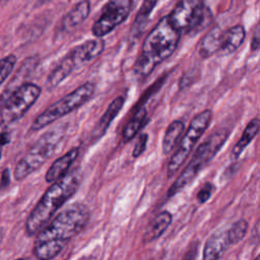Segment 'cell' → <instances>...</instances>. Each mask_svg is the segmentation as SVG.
Masks as SVG:
<instances>
[{"instance_id": "cell-15", "label": "cell", "mask_w": 260, "mask_h": 260, "mask_svg": "<svg viewBox=\"0 0 260 260\" xmlns=\"http://www.w3.org/2000/svg\"><path fill=\"white\" fill-rule=\"evenodd\" d=\"M246 38V31L243 25L238 24L223 30L220 49L217 54L220 56H226L237 51L243 44Z\"/></svg>"}, {"instance_id": "cell-5", "label": "cell", "mask_w": 260, "mask_h": 260, "mask_svg": "<svg viewBox=\"0 0 260 260\" xmlns=\"http://www.w3.org/2000/svg\"><path fill=\"white\" fill-rule=\"evenodd\" d=\"M65 133V125H59L45 132L18 160L13 173L14 179L17 181L23 180L40 169L52 156Z\"/></svg>"}, {"instance_id": "cell-11", "label": "cell", "mask_w": 260, "mask_h": 260, "mask_svg": "<svg viewBox=\"0 0 260 260\" xmlns=\"http://www.w3.org/2000/svg\"><path fill=\"white\" fill-rule=\"evenodd\" d=\"M105 49V42L101 38L85 41L67 53L74 69H78L101 55Z\"/></svg>"}, {"instance_id": "cell-13", "label": "cell", "mask_w": 260, "mask_h": 260, "mask_svg": "<svg viewBox=\"0 0 260 260\" xmlns=\"http://www.w3.org/2000/svg\"><path fill=\"white\" fill-rule=\"evenodd\" d=\"M79 155V147L69 149L65 154L58 157L49 168L45 175L47 183H52L69 172V169Z\"/></svg>"}, {"instance_id": "cell-29", "label": "cell", "mask_w": 260, "mask_h": 260, "mask_svg": "<svg viewBox=\"0 0 260 260\" xmlns=\"http://www.w3.org/2000/svg\"><path fill=\"white\" fill-rule=\"evenodd\" d=\"M258 47H259V37H258V31H256L255 36L253 37L252 42H251V50L252 51H257Z\"/></svg>"}, {"instance_id": "cell-4", "label": "cell", "mask_w": 260, "mask_h": 260, "mask_svg": "<svg viewBox=\"0 0 260 260\" xmlns=\"http://www.w3.org/2000/svg\"><path fill=\"white\" fill-rule=\"evenodd\" d=\"M229 137L226 129H217L209 135L195 150L193 156L181 172L177 180L168 191V197L175 196L178 192L189 185L199 172L216 155Z\"/></svg>"}, {"instance_id": "cell-26", "label": "cell", "mask_w": 260, "mask_h": 260, "mask_svg": "<svg viewBox=\"0 0 260 260\" xmlns=\"http://www.w3.org/2000/svg\"><path fill=\"white\" fill-rule=\"evenodd\" d=\"M147 141H148V135L146 133H142L139 135L132 151L133 157H138L144 152V150L146 149Z\"/></svg>"}, {"instance_id": "cell-27", "label": "cell", "mask_w": 260, "mask_h": 260, "mask_svg": "<svg viewBox=\"0 0 260 260\" xmlns=\"http://www.w3.org/2000/svg\"><path fill=\"white\" fill-rule=\"evenodd\" d=\"M10 141V134L8 132H1L0 133V157L2 155V150L4 145L9 143Z\"/></svg>"}, {"instance_id": "cell-20", "label": "cell", "mask_w": 260, "mask_h": 260, "mask_svg": "<svg viewBox=\"0 0 260 260\" xmlns=\"http://www.w3.org/2000/svg\"><path fill=\"white\" fill-rule=\"evenodd\" d=\"M223 30L218 26H213L202 39L199 48V55L202 58H208L216 53H218L221 45Z\"/></svg>"}, {"instance_id": "cell-21", "label": "cell", "mask_w": 260, "mask_h": 260, "mask_svg": "<svg viewBox=\"0 0 260 260\" xmlns=\"http://www.w3.org/2000/svg\"><path fill=\"white\" fill-rule=\"evenodd\" d=\"M147 110L144 106H142L136 111V113L132 116V118L124 127L122 132L123 142L127 143L130 140H132L136 136V134L144 127V125L147 123Z\"/></svg>"}, {"instance_id": "cell-6", "label": "cell", "mask_w": 260, "mask_h": 260, "mask_svg": "<svg viewBox=\"0 0 260 260\" xmlns=\"http://www.w3.org/2000/svg\"><path fill=\"white\" fill-rule=\"evenodd\" d=\"M95 90V84L90 81H86L76 87L71 92L64 95L62 99L56 101L44 110L31 123L30 130L38 131L48 125L54 123L60 118L68 115L76 109L83 106L93 95Z\"/></svg>"}, {"instance_id": "cell-16", "label": "cell", "mask_w": 260, "mask_h": 260, "mask_svg": "<svg viewBox=\"0 0 260 260\" xmlns=\"http://www.w3.org/2000/svg\"><path fill=\"white\" fill-rule=\"evenodd\" d=\"M172 219L173 216L169 211L165 210L159 212L146 226L142 242L144 244H149L158 239L168 230L172 223Z\"/></svg>"}, {"instance_id": "cell-3", "label": "cell", "mask_w": 260, "mask_h": 260, "mask_svg": "<svg viewBox=\"0 0 260 260\" xmlns=\"http://www.w3.org/2000/svg\"><path fill=\"white\" fill-rule=\"evenodd\" d=\"M79 184L80 179L73 172H68L60 179L52 182L26 219V234L28 236L36 235L54 216L56 211L72 197Z\"/></svg>"}, {"instance_id": "cell-28", "label": "cell", "mask_w": 260, "mask_h": 260, "mask_svg": "<svg viewBox=\"0 0 260 260\" xmlns=\"http://www.w3.org/2000/svg\"><path fill=\"white\" fill-rule=\"evenodd\" d=\"M10 182V172L8 169H6L3 173H2V178H1V185L6 186L7 184H9Z\"/></svg>"}, {"instance_id": "cell-12", "label": "cell", "mask_w": 260, "mask_h": 260, "mask_svg": "<svg viewBox=\"0 0 260 260\" xmlns=\"http://www.w3.org/2000/svg\"><path fill=\"white\" fill-rule=\"evenodd\" d=\"M125 103V98L123 95L117 96L115 100L111 102V104L108 106L106 112L103 114V116L100 118L95 126L93 127L90 137L92 140H99L102 138L105 133L107 132L108 128L112 124V121L118 116L119 112L122 110Z\"/></svg>"}, {"instance_id": "cell-9", "label": "cell", "mask_w": 260, "mask_h": 260, "mask_svg": "<svg viewBox=\"0 0 260 260\" xmlns=\"http://www.w3.org/2000/svg\"><path fill=\"white\" fill-rule=\"evenodd\" d=\"M41 87L24 82L4 99L0 107V123L11 124L24 116L41 94Z\"/></svg>"}, {"instance_id": "cell-7", "label": "cell", "mask_w": 260, "mask_h": 260, "mask_svg": "<svg viewBox=\"0 0 260 260\" xmlns=\"http://www.w3.org/2000/svg\"><path fill=\"white\" fill-rule=\"evenodd\" d=\"M168 17L181 34L196 35L210 24L212 13L203 0H180Z\"/></svg>"}, {"instance_id": "cell-2", "label": "cell", "mask_w": 260, "mask_h": 260, "mask_svg": "<svg viewBox=\"0 0 260 260\" xmlns=\"http://www.w3.org/2000/svg\"><path fill=\"white\" fill-rule=\"evenodd\" d=\"M181 32L171 23L168 15L164 16L146 36L133 73L137 79L147 77L153 69L166 61L176 51Z\"/></svg>"}, {"instance_id": "cell-10", "label": "cell", "mask_w": 260, "mask_h": 260, "mask_svg": "<svg viewBox=\"0 0 260 260\" xmlns=\"http://www.w3.org/2000/svg\"><path fill=\"white\" fill-rule=\"evenodd\" d=\"M131 3L132 0H109L92 25V35L95 38H102L110 34L128 17Z\"/></svg>"}, {"instance_id": "cell-17", "label": "cell", "mask_w": 260, "mask_h": 260, "mask_svg": "<svg viewBox=\"0 0 260 260\" xmlns=\"http://www.w3.org/2000/svg\"><path fill=\"white\" fill-rule=\"evenodd\" d=\"M89 11L90 3L87 0H83L77 3L63 18L62 29L66 32L75 29L87 18Z\"/></svg>"}, {"instance_id": "cell-19", "label": "cell", "mask_w": 260, "mask_h": 260, "mask_svg": "<svg viewBox=\"0 0 260 260\" xmlns=\"http://www.w3.org/2000/svg\"><path fill=\"white\" fill-rule=\"evenodd\" d=\"M156 3L157 0H143L130 29V39L132 41L138 39L143 34L147 25L149 15L153 8L155 7Z\"/></svg>"}, {"instance_id": "cell-1", "label": "cell", "mask_w": 260, "mask_h": 260, "mask_svg": "<svg viewBox=\"0 0 260 260\" xmlns=\"http://www.w3.org/2000/svg\"><path fill=\"white\" fill-rule=\"evenodd\" d=\"M88 217L89 211L82 203H75L60 211L37 233L34 245L36 257L42 260L57 257L85 226Z\"/></svg>"}, {"instance_id": "cell-23", "label": "cell", "mask_w": 260, "mask_h": 260, "mask_svg": "<svg viewBox=\"0 0 260 260\" xmlns=\"http://www.w3.org/2000/svg\"><path fill=\"white\" fill-rule=\"evenodd\" d=\"M248 228H249L248 221L244 218H241L236 222H234L230 226V229L226 230V234L232 246L238 244L240 241L244 239V237L248 232Z\"/></svg>"}, {"instance_id": "cell-24", "label": "cell", "mask_w": 260, "mask_h": 260, "mask_svg": "<svg viewBox=\"0 0 260 260\" xmlns=\"http://www.w3.org/2000/svg\"><path fill=\"white\" fill-rule=\"evenodd\" d=\"M16 64V57L12 54L0 60V85L7 79Z\"/></svg>"}, {"instance_id": "cell-14", "label": "cell", "mask_w": 260, "mask_h": 260, "mask_svg": "<svg viewBox=\"0 0 260 260\" xmlns=\"http://www.w3.org/2000/svg\"><path fill=\"white\" fill-rule=\"evenodd\" d=\"M232 245L230 243L226 230L217 232L207 239L203 250V259H219L223 256V254Z\"/></svg>"}, {"instance_id": "cell-22", "label": "cell", "mask_w": 260, "mask_h": 260, "mask_svg": "<svg viewBox=\"0 0 260 260\" xmlns=\"http://www.w3.org/2000/svg\"><path fill=\"white\" fill-rule=\"evenodd\" d=\"M185 129V124L180 120L173 121L166 129L162 142L161 150L164 154H169L177 145Z\"/></svg>"}, {"instance_id": "cell-18", "label": "cell", "mask_w": 260, "mask_h": 260, "mask_svg": "<svg viewBox=\"0 0 260 260\" xmlns=\"http://www.w3.org/2000/svg\"><path fill=\"white\" fill-rule=\"evenodd\" d=\"M259 127H260V121L258 118H254L248 123L240 139L238 140V142L235 144V146L231 151V159L233 161H236L241 156L242 152L246 149V147L250 144V142L256 137V135L259 132Z\"/></svg>"}, {"instance_id": "cell-25", "label": "cell", "mask_w": 260, "mask_h": 260, "mask_svg": "<svg viewBox=\"0 0 260 260\" xmlns=\"http://www.w3.org/2000/svg\"><path fill=\"white\" fill-rule=\"evenodd\" d=\"M213 189H214L213 184H211L210 182L205 183V184L201 187V189L198 191V193H197L196 199H197L198 203H200V204L205 203V202L211 197V194H212V192H213Z\"/></svg>"}, {"instance_id": "cell-8", "label": "cell", "mask_w": 260, "mask_h": 260, "mask_svg": "<svg viewBox=\"0 0 260 260\" xmlns=\"http://www.w3.org/2000/svg\"><path fill=\"white\" fill-rule=\"evenodd\" d=\"M211 118L212 112L207 109L200 112L192 119L186 132L183 136H181L175 152L169 160L167 168V177L169 179L172 178L185 162L188 155L193 150L195 144L198 142L200 137L208 128Z\"/></svg>"}]
</instances>
